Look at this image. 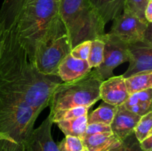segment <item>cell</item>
<instances>
[{"label":"cell","mask_w":152,"mask_h":151,"mask_svg":"<svg viewBox=\"0 0 152 151\" xmlns=\"http://www.w3.org/2000/svg\"><path fill=\"white\" fill-rule=\"evenodd\" d=\"M0 39V91L24 101L39 115L49 106L52 93L62 80L37 70L18 36L16 24Z\"/></svg>","instance_id":"6da1fadb"},{"label":"cell","mask_w":152,"mask_h":151,"mask_svg":"<svg viewBox=\"0 0 152 151\" xmlns=\"http://www.w3.org/2000/svg\"><path fill=\"white\" fill-rule=\"evenodd\" d=\"M59 16L72 48L83 41L102 39L105 35V23L89 0H59Z\"/></svg>","instance_id":"7a4b0ae2"},{"label":"cell","mask_w":152,"mask_h":151,"mask_svg":"<svg viewBox=\"0 0 152 151\" xmlns=\"http://www.w3.org/2000/svg\"><path fill=\"white\" fill-rule=\"evenodd\" d=\"M71 49L65 25L58 15L36 41L31 62L43 75L58 76V67Z\"/></svg>","instance_id":"3957f363"},{"label":"cell","mask_w":152,"mask_h":151,"mask_svg":"<svg viewBox=\"0 0 152 151\" xmlns=\"http://www.w3.org/2000/svg\"><path fill=\"white\" fill-rule=\"evenodd\" d=\"M59 0H25L16 25L30 61L36 41L59 15Z\"/></svg>","instance_id":"277c9868"},{"label":"cell","mask_w":152,"mask_h":151,"mask_svg":"<svg viewBox=\"0 0 152 151\" xmlns=\"http://www.w3.org/2000/svg\"><path fill=\"white\" fill-rule=\"evenodd\" d=\"M103 80L95 69L82 78L58 84L49 102L50 113L77 107H91L99 98V87Z\"/></svg>","instance_id":"5b68a950"},{"label":"cell","mask_w":152,"mask_h":151,"mask_svg":"<svg viewBox=\"0 0 152 151\" xmlns=\"http://www.w3.org/2000/svg\"><path fill=\"white\" fill-rule=\"evenodd\" d=\"M39 114L24 101L0 91V132L22 147Z\"/></svg>","instance_id":"8992f818"},{"label":"cell","mask_w":152,"mask_h":151,"mask_svg":"<svg viewBox=\"0 0 152 151\" xmlns=\"http://www.w3.org/2000/svg\"><path fill=\"white\" fill-rule=\"evenodd\" d=\"M148 24L127 9H124L123 13L113 20L111 29L108 33L126 44L142 41Z\"/></svg>","instance_id":"52a82bcc"},{"label":"cell","mask_w":152,"mask_h":151,"mask_svg":"<svg viewBox=\"0 0 152 151\" xmlns=\"http://www.w3.org/2000/svg\"><path fill=\"white\" fill-rule=\"evenodd\" d=\"M104 41L102 62L94 68L102 80L114 76V70L124 62H129V53L126 43L109 33L102 38Z\"/></svg>","instance_id":"ba28073f"},{"label":"cell","mask_w":152,"mask_h":151,"mask_svg":"<svg viewBox=\"0 0 152 151\" xmlns=\"http://www.w3.org/2000/svg\"><path fill=\"white\" fill-rule=\"evenodd\" d=\"M129 67L123 74L125 78L145 71H152V44L137 41L127 44Z\"/></svg>","instance_id":"9c48e42d"},{"label":"cell","mask_w":152,"mask_h":151,"mask_svg":"<svg viewBox=\"0 0 152 151\" xmlns=\"http://www.w3.org/2000/svg\"><path fill=\"white\" fill-rule=\"evenodd\" d=\"M50 115L34 130L22 145V151H59L57 144L52 138L53 125Z\"/></svg>","instance_id":"30bf717a"},{"label":"cell","mask_w":152,"mask_h":151,"mask_svg":"<svg viewBox=\"0 0 152 151\" xmlns=\"http://www.w3.org/2000/svg\"><path fill=\"white\" fill-rule=\"evenodd\" d=\"M129 94L123 76H114L104 80L99 87V98L104 102L114 106L123 105Z\"/></svg>","instance_id":"8fae6325"},{"label":"cell","mask_w":152,"mask_h":151,"mask_svg":"<svg viewBox=\"0 0 152 151\" xmlns=\"http://www.w3.org/2000/svg\"><path fill=\"white\" fill-rule=\"evenodd\" d=\"M91 70L87 60L74 58L70 53L59 64L57 76L62 82H71L86 76Z\"/></svg>","instance_id":"7c38bea8"},{"label":"cell","mask_w":152,"mask_h":151,"mask_svg":"<svg viewBox=\"0 0 152 151\" xmlns=\"http://www.w3.org/2000/svg\"><path fill=\"white\" fill-rule=\"evenodd\" d=\"M140 118V115L128 110L123 105L117 106L114 119L110 124L111 131L120 140H123L134 133V130Z\"/></svg>","instance_id":"4fadbf2b"},{"label":"cell","mask_w":152,"mask_h":151,"mask_svg":"<svg viewBox=\"0 0 152 151\" xmlns=\"http://www.w3.org/2000/svg\"><path fill=\"white\" fill-rule=\"evenodd\" d=\"M82 142L88 151H109L119 146L122 140L112 132H108L85 136Z\"/></svg>","instance_id":"5bb4252c"},{"label":"cell","mask_w":152,"mask_h":151,"mask_svg":"<svg viewBox=\"0 0 152 151\" xmlns=\"http://www.w3.org/2000/svg\"><path fill=\"white\" fill-rule=\"evenodd\" d=\"M25 0H4L0 9V38L16 23Z\"/></svg>","instance_id":"9a60e30c"},{"label":"cell","mask_w":152,"mask_h":151,"mask_svg":"<svg viewBox=\"0 0 152 151\" xmlns=\"http://www.w3.org/2000/svg\"><path fill=\"white\" fill-rule=\"evenodd\" d=\"M126 0H89L105 25L123 12Z\"/></svg>","instance_id":"2e32d148"},{"label":"cell","mask_w":152,"mask_h":151,"mask_svg":"<svg viewBox=\"0 0 152 151\" xmlns=\"http://www.w3.org/2000/svg\"><path fill=\"white\" fill-rule=\"evenodd\" d=\"M152 88L129 95L127 100L123 104L125 108L140 116L151 112Z\"/></svg>","instance_id":"e0dca14e"},{"label":"cell","mask_w":152,"mask_h":151,"mask_svg":"<svg viewBox=\"0 0 152 151\" xmlns=\"http://www.w3.org/2000/svg\"><path fill=\"white\" fill-rule=\"evenodd\" d=\"M65 136H74L83 139L88 126V115L56 122Z\"/></svg>","instance_id":"ac0fdd59"},{"label":"cell","mask_w":152,"mask_h":151,"mask_svg":"<svg viewBox=\"0 0 152 151\" xmlns=\"http://www.w3.org/2000/svg\"><path fill=\"white\" fill-rule=\"evenodd\" d=\"M126 88L129 95L152 88V71L138 73L125 78Z\"/></svg>","instance_id":"d6986e66"},{"label":"cell","mask_w":152,"mask_h":151,"mask_svg":"<svg viewBox=\"0 0 152 151\" xmlns=\"http://www.w3.org/2000/svg\"><path fill=\"white\" fill-rule=\"evenodd\" d=\"M117 108V107L102 102L99 107L88 114V124L98 123L110 125L114 119Z\"/></svg>","instance_id":"ffe728a7"},{"label":"cell","mask_w":152,"mask_h":151,"mask_svg":"<svg viewBox=\"0 0 152 151\" xmlns=\"http://www.w3.org/2000/svg\"><path fill=\"white\" fill-rule=\"evenodd\" d=\"M104 41L102 39L92 40L91 43L88 62L91 68H96L102 63L103 59Z\"/></svg>","instance_id":"44dd1931"},{"label":"cell","mask_w":152,"mask_h":151,"mask_svg":"<svg viewBox=\"0 0 152 151\" xmlns=\"http://www.w3.org/2000/svg\"><path fill=\"white\" fill-rule=\"evenodd\" d=\"M90 107H77L70 108L67 110L57 111L53 114L49 113L53 123H56L61 120L71 119L77 117L86 115L88 114Z\"/></svg>","instance_id":"7402d4cb"},{"label":"cell","mask_w":152,"mask_h":151,"mask_svg":"<svg viewBox=\"0 0 152 151\" xmlns=\"http://www.w3.org/2000/svg\"><path fill=\"white\" fill-rule=\"evenodd\" d=\"M152 111L141 116L134 130L137 139L140 142L145 138L152 135Z\"/></svg>","instance_id":"603a6c76"},{"label":"cell","mask_w":152,"mask_h":151,"mask_svg":"<svg viewBox=\"0 0 152 151\" xmlns=\"http://www.w3.org/2000/svg\"><path fill=\"white\" fill-rule=\"evenodd\" d=\"M59 151H81L84 148L82 139L74 136H65L57 144Z\"/></svg>","instance_id":"cb8c5ba5"},{"label":"cell","mask_w":152,"mask_h":151,"mask_svg":"<svg viewBox=\"0 0 152 151\" xmlns=\"http://www.w3.org/2000/svg\"><path fill=\"white\" fill-rule=\"evenodd\" d=\"M109 151H143L140 147L139 141L137 139L134 133H132L123 140L117 147Z\"/></svg>","instance_id":"d4e9b609"},{"label":"cell","mask_w":152,"mask_h":151,"mask_svg":"<svg viewBox=\"0 0 152 151\" xmlns=\"http://www.w3.org/2000/svg\"><path fill=\"white\" fill-rule=\"evenodd\" d=\"M147 3V0H126L124 9H127L128 10L138 16L140 19L146 21L144 16V11Z\"/></svg>","instance_id":"484cf974"},{"label":"cell","mask_w":152,"mask_h":151,"mask_svg":"<svg viewBox=\"0 0 152 151\" xmlns=\"http://www.w3.org/2000/svg\"><path fill=\"white\" fill-rule=\"evenodd\" d=\"M91 43V41H85L80 43L71 49V55L77 59L87 60L90 51Z\"/></svg>","instance_id":"4316f807"},{"label":"cell","mask_w":152,"mask_h":151,"mask_svg":"<svg viewBox=\"0 0 152 151\" xmlns=\"http://www.w3.org/2000/svg\"><path fill=\"white\" fill-rule=\"evenodd\" d=\"M108 132H112L111 131V126L108 125V124H98V123L88 124L87 127H86V132H85L83 137L90 136V135L96 134V133H108Z\"/></svg>","instance_id":"83f0119b"},{"label":"cell","mask_w":152,"mask_h":151,"mask_svg":"<svg viewBox=\"0 0 152 151\" xmlns=\"http://www.w3.org/2000/svg\"><path fill=\"white\" fill-rule=\"evenodd\" d=\"M0 151H22V147L11 141L1 140Z\"/></svg>","instance_id":"f1b7e54d"},{"label":"cell","mask_w":152,"mask_h":151,"mask_svg":"<svg viewBox=\"0 0 152 151\" xmlns=\"http://www.w3.org/2000/svg\"><path fill=\"white\" fill-rule=\"evenodd\" d=\"M140 145L143 151H152V135L141 141Z\"/></svg>","instance_id":"f546056e"},{"label":"cell","mask_w":152,"mask_h":151,"mask_svg":"<svg viewBox=\"0 0 152 151\" xmlns=\"http://www.w3.org/2000/svg\"><path fill=\"white\" fill-rule=\"evenodd\" d=\"M145 19L148 23H152V0L148 1L144 11Z\"/></svg>","instance_id":"4dcf8cb0"},{"label":"cell","mask_w":152,"mask_h":151,"mask_svg":"<svg viewBox=\"0 0 152 151\" xmlns=\"http://www.w3.org/2000/svg\"><path fill=\"white\" fill-rule=\"evenodd\" d=\"M1 140H7V141H11V142H14L7 134L5 133H3L0 132V141Z\"/></svg>","instance_id":"1f68e13d"},{"label":"cell","mask_w":152,"mask_h":151,"mask_svg":"<svg viewBox=\"0 0 152 151\" xmlns=\"http://www.w3.org/2000/svg\"><path fill=\"white\" fill-rule=\"evenodd\" d=\"M81 151H88V150L87 149H86V148H83V150H82Z\"/></svg>","instance_id":"d6a6232c"},{"label":"cell","mask_w":152,"mask_h":151,"mask_svg":"<svg viewBox=\"0 0 152 151\" xmlns=\"http://www.w3.org/2000/svg\"><path fill=\"white\" fill-rule=\"evenodd\" d=\"M1 40L0 39V51H1Z\"/></svg>","instance_id":"836d02e7"},{"label":"cell","mask_w":152,"mask_h":151,"mask_svg":"<svg viewBox=\"0 0 152 151\" xmlns=\"http://www.w3.org/2000/svg\"><path fill=\"white\" fill-rule=\"evenodd\" d=\"M147 1H151V0H147Z\"/></svg>","instance_id":"e575fe53"}]
</instances>
